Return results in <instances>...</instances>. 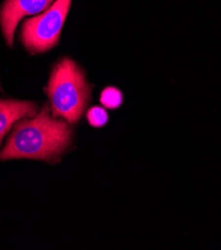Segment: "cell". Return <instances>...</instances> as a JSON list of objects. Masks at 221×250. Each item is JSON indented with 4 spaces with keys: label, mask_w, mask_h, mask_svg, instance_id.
I'll return each instance as SVG.
<instances>
[{
    "label": "cell",
    "mask_w": 221,
    "mask_h": 250,
    "mask_svg": "<svg viewBox=\"0 0 221 250\" xmlns=\"http://www.w3.org/2000/svg\"><path fill=\"white\" fill-rule=\"evenodd\" d=\"M56 0H5L0 10V24L7 45L11 46L18 22L32 14L43 12Z\"/></svg>",
    "instance_id": "obj_4"
},
{
    "label": "cell",
    "mask_w": 221,
    "mask_h": 250,
    "mask_svg": "<svg viewBox=\"0 0 221 250\" xmlns=\"http://www.w3.org/2000/svg\"><path fill=\"white\" fill-rule=\"evenodd\" d=\"M72 142V131L68 124L56 120L47 104L30 120L18 122L0 152V161L11 159H56Z\"/></svg>",
    "instance_id": "obj_1"
},
{
    "label": "cell",
    "mask_w": 221,
    "mask_h": 250,
    "mask_svg": "<svg viewBox=\"0 0 221 250\" xmlns=\"http://www.w3.org/2000/svg\"><path fill=\"white\" fill-rule=\"evenodd\" d=\"M0 90H1V86H0Z\"/></svg>",
    "instance_id": "obj_8"
},
{
    "label": "cell",
    "mask_w": 221,
    "mask_h": 250,
    "mask_svg": "<svg viewBox=\"0 0 221 250\" xmlns=\"http://www.w3.org/2000/svg\"><path fill=\"white\" fill-rule=\"evenodd\" d=\"M122 102H124V95L117 87H106L100 94V103L107 109L116 110L121 106Z\"/></svg>",
    "instance_id": "obj_6"
},
{
    "label": "cell",
    "mask_w": 221,
    "mask_h": 250,
    "mask_svg": "<svg viewBox=\"0 0 221 250\" xmlns=\"http://www.w3.org/2000/svg\"><path fill=\"white\" fill-rule=\"evenodd\" d=\"M87 120L93 128H103L109 121V115L103 107L94 106L88 110Z\"/></svg>",
    "instance_id": "obj_7"
},
{
    "label": "cell",
    "mask_w": 221,
    "mask_h": 250,
    "mask_svg": "<svg viewBox=\"0 0 221 250\" xmlns=\"http://www.w3.org/2000/svg\"><path fill=\"white\" fill-rule=\"evenodd\" d=\"M71 2L72 0H56L40 15L24 21L20 36L26 49L32 53H42L58 44Z\"/></svg>",
    "instance_id": "obj_3"
},
{
    "label": "cell",
    "mask_w": 221,
    "mask_h": 250,
    "mask_svg": "<svg viewBox=\"0 0 221 250\" xmlns=\"http://www.w3.org/2000/svg\"><path fill=\"white\" fill-rule=\"evenodd\" d=\"M46 93L51 103L52 116L62 117L68 123H77L91 99V87L85 73L76 62L62 59L54 67Z\"/></svg>",
    "instance_id": "obj_2"
},
{
    "label": "cell",
    "mask_w": 221,
    "mask_h": 250,
    "mask_svg": "<svg viewBox=\"0 0 221 250\" xmlns=\"http://www.w3.org/2000/svg\"><path fill=\"white\" fill-rule=\"evenodd\" d=\"M36 113L37 106L33 102L0 99V144L16 121L35 117Z\"/></svg>",
    "instance_id": "obj_5"
}]
</instances>
